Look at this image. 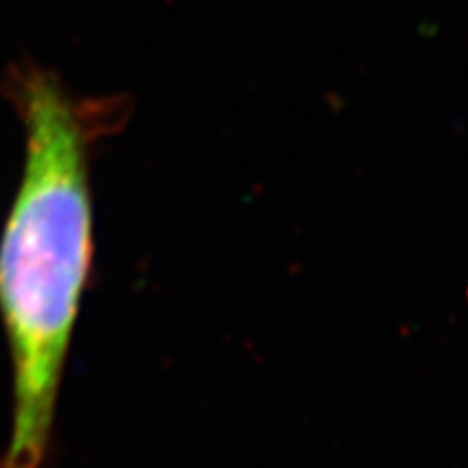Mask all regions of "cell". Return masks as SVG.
<instances>
[{
	"label": "cell",
	"mask_w": 468,
	"mask_h": 468,
	"mask_svg": "<svg viewBox=\"0 0 468 468\" xmlns=\"http://www.w3.org/2000/svg\"><path fill=\"white\" fill-rule=\"evenodd\" d=\"M5 91L25 126L27 152L0 239V314L14 368L0 468H42L93 261L91 150L120 128L131 104L74 96L55 69L31 61L11 69Z\"/></svg>",
	"instance_id": "6da1fadb"
}]
</instances>
